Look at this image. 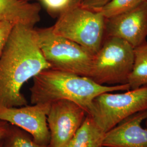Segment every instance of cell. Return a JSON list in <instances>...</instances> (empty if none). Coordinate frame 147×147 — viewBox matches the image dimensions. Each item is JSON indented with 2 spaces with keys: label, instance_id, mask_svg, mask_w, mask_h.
Masks as SVG:
<instances>
[{
  "label": "cell",
  "instance_id": "cell-1",
  "mask_svg": "<svg viewBox=\"0 0 147 147\" xmlns=\"http://www.w3.org/2000/svg\"><path fill=\"white\" fill-rule=\"evenodd\" d=\"M51 68L39 45L34 27L14 25L0 57V107L27 105L21 88L29 80Z\"/></svg>",
  "mask_w": 147,
  "mask_h": 147
},
{
  "label": "cell",
  "instance_id": "cell-2",
  "mask_svg": "<svg viewBox=\"0 0 147 147\" xmlns=\"http://www.w3.org/2000/svg\"><path fill=\"white\" fill-rule=\"evenodd\" d=\"M33 80L30 88L32 104H51L58 100H68L79 105L87 114H89L93 100L99 95L130 89L128 84L102 85L87 77L51 68L41 71Z\"/></svg>",
  "mask_w": 147,
  "mask_h": 147
},
{
  "label": "cell",
  "instance_id": "cell-3",
  "mask_svg": "<svg viewBox=\"0 0 147 147\" xmlns=\"http://www.w3.org/2000/svg\"><path fill=\"white\" fill-rule=\"evenodd\" d=\"M36 30L39 47L51 68L88 77L94 55L79 44L57 35L52 26Z\"/></svg>",
  "mask_w": 147,
  "mask_h": 147
},
{
  "label": "cell",
  "instance_id": "cell-4",
  "mask_svg": "<svg viewBox=\"0 0 147 147\" xmlns=\"http://www.w3.org/2000/svg\"><path fill=\"white\" fill-rule=\"evenodd\" d=\"M106 18L100 12L76 7L64 11L52 26L53 32L95 55L105 37Z\"/></svg>",
  "mask_w": 147,
  "mask_h": 147
},
{
  "label": "cell",
  "instance_id": "cell-5",
  "mask_svg": "<svg viewBox=\"0 0 147 147\" xmlns=\"http://www.w3.org/2000/svg\"><path fill=\"white\" fill-rule=\"evenodd\" d=\"M134 49L120 38H105L94 55L88 78L102 85L127 84L134 64Z\"/></svg>",
  "mask_w": 147,
  "mask_h": 147
},
{
  "label": "cell",
  "instance_id": "cell-6",
  "mask_svg": "<svg viewBox=\"0 0 147 147\" xmlns=\"http://www.w3.org/2000/svg\"><path fill=\"white\" fill-rule=\"evenodd\" d=\"M147 110V86L124 93L107 92L95 98L89 114L106 133L127 117Z\"/></svg>",
  "mask_w": 147,
  "mask_h": 147
},
{
  "label": "cell",
  "instance_id": "cell-7",
  "mask_svg": "<svg viewBox=\"0 0 147 147\" xmlns=\"http://www.w3.org/2000/svg\"><path fill=\"white\" fill-rule=\"evenodd\" d=\"M87 115L84 109L72 101L62 100L52 102L47 116L49 147H68Z\"/></svg>",
  "mask_w": 147,
  "mask_h": 147
},
{
  "label": "cell",
  "instance_id": "cell-8",
  "mask_svg": "<svg viewBox=\"0 0 147 147\" xmlns=\"http://www.w3.org/2000/svg\"><path fill=\"white\" fill-rule=\"evenodd\" d=\"M50 107V104L12 107H0V120L26 132L37 143L49 146L50 134L47 116Z\"/></svg>",
  "mask_w": 147,
  "mask_h": 147
},
{
  "label": "cell",
  "instance_id": "cell-9",
  "mask_svg": "<svg viewBox=\"0 0 147 147\" xmlns=\"http://www.w3.org/2000/svg\"><path fill=\"white\" fill-rule=\"evenodd\" d=\"M116 37L134 48L147 42V1L129 11L106 19L105 37Z\"/></svg>",
  "mask_w": 147,
  "mask_h": 147
},
{
  "label": "cell",
  "instance_id": "cell-10",
  "mask_svg": "<svg viewBox=\"0 0 147 147\" xmlns=\"http://www.w3.org/2000/svg\"><path fill=\"white\" fill-rule=\"evenodd\" d=\"M147 119V110L127 117L105 133L101 146L147 147V127L142 126Z\"/></svg>",
  "mask_w": 147,
  "mask_h": 147
},
{
  "label": "cell",
  "instance_id": "cell-11",
  "mask_svg": "<svg viewBox=\"0 0 147 147\" xmlns=\"http://www.w3.org/2000/svg\"><path fill=\"white\" fill-rule=\"evenodd\" d=\"M41 5L22 0H0V21L34 27L40 21Z\"/></svg>",
  "mask_w": 147,
  "mask_h": 147
},
{
  "label": "cell",
  "instance_id": "cell-12",
  "mask_svg": "<svg viewBox=\"0 0 147 147\" xmlns=\"http://www.w3.org/2000/svg\"><path fill=\"white\" fill-rule=\"evenodd\" d=\"M104 135L93 118L87 115L68 147H99Z\"/></svg>",
  "mask_w": 147,
  "mask_h": 147
},
{
  "label": "cell",
  "instance_id": "cell-13",
  "mask_svg": "<svg viewBox=\"0 0 147 147\" xmlns=\"http://www.w3.org/2000/svg\"><path fill=\"white\" fill-rule=\"evenodd\" d=\"M134 60L127 84L130 89L147 86V42L134 49Z\"/></svg>",
  "mask_w": 147,
  "mask_h": 147
},
{
  "label": "cell",
  "instance_id": "cell-14",
  "mask_svg": "<svg viewBox=\"0 0 147 147\" xmlns=\"http://www.w3.org/2000/svg\"><path fill=\"white\" fill-rule=\"evenodd\" d=\"M1 147H49L35 142L31 136L17 126L11 125Z\"/></svg>",
  "mask_w": 147,
  "mask_h": 147
},
{
  "label": "cell",
  "instance_id": "cell-15",
  "mask_svg": "<svg viewBox=\"0 0 147 147\" xmlns=\"http://www.w3.org/2000/svg\"><path fill=\"white\" fill-rule=\"evenodd\" d=\"M143 0H110L97 11L106 19L120 14L136 7Z\"/></svg>",
  "mask_w": 147,
  "mask_h": 147
},
{
  "label": "cell",
  "instance_id": "cell-16",
  "mask_svg": "<svg viewBox=\"0 0 147 147\" xmlns=\"http://www.w3.org/2000/svg\"><path fill=\"white\" fill-rule=\"evenodd\" d=\"M84 0H40L50 16H58L67 9L81 6Z\"/></svg>",
  "mask_w": 147,
  "mask_h": 147
},
{
  "label": "cell",
  "instance_id": "cell-17",
  "mask_svg": "<svg viewBox=\"0 0 147 147\" xmlns=\"http://www.w3.org/2000/svg\"><path fill=\"white\" fill-rule=\"evenodd\" d=\"M14 26L10 22L0 21V57Z\"/></svg>",
  "mask_w": 147,
  "mask_h": 147
},
{
  "label": "cell",
  "instance_id": "cell-18",
  "mask_svg": "<svg viewBox=\"0 0 147 147\" xmlns=\"http://www.w3.org/2000/svg\"><path fill=\"white\" fill-rule=\"evenodd\" d=\"M110 0H84L81 6L93 11H97L106 5Z\"/></svg>",
  "mask_w": 147,
  "mask_h": 147
},
{
  "label": "cell",
  "instance_id": "cell-19",
  "mask_svg": "<svg viewBox=\"0 0 147 147\" xmlns=\"http://www.w3.org/2000/svg\"><path fill=\"white\" fill-rule=\"evenodd\" d=\"M10 124L5 121L0 120V142L3 140L8 131Z\"/></svg>",
  "mask_w": 147,
  "mask_h": 147
},
{
  "label": "cell",
  "instance_id": "cell-20",
  "mask_svg": "<svg viewBox=\"0 0 147 147\" xmlns=\"http://www.w3.org/2000/svg\"><path fill=\"white\" fill-rule=\"evenodd\" d=\"M22 1H26V2H34V1H35V2H36V1H39H39H40V0H22Z\"/></svg>",
  "mask_w": 147,
  "mask_h": 147
},
{
  "label": "cell",
  "instance_id": "cell-21",
  "mask_svg": "<svg viewBox=\"0 0 147 147\" xmlns=\"http://www.w3.org/2000/svg\"><path fill=\"white\" fill-rule=\"evenodd\" d=\"M145 125H146V127H147V119L145 121Z\"/></svg>",
  "mask_w": 147,
  "mask_h": 147
},
{
  "label": "cell",
  "instance_id": "cell-22",
  "mask_svg": "<svg viewBox=\"0 0 147 147\" xmlns=\"http://www.w3.org/2000/svg\"><path fill=\"white\" fill-rule=\"evenodd\" d=\"M1 142H2V141L0 142V147L1 146Z\"/></svg>",
  "mask_w": 147,
  "mask_h": 147
},
{
  "label": "cell",
  "instance_id": "cell-23",
  "mask_svg": "<svg viewBox=\"0 0 147 147\" xmlns=\"http://www.w3.org/2000/svg\"><path fill=\"white\" fill-rule=\"evenodd\" d=\"M143 1H147V0H143Z\"/></svg>",
  "mask_w": 147,
  "mask_h": 147
},
{
  "label": "cell",
  "instance_id": "cell-24",
  "mask_svg": "<svg viewBox=\"0 0 147 147\" xmlns=\"http://www.w3.org/2000/svg\"><path fill=\"white\" fill-rule=\"evenodd\" d=\"M102 147V146H99V147Z\"/></svg>",
  "mask_w": 147,
  "mask_h": 147
}]
</instances>
